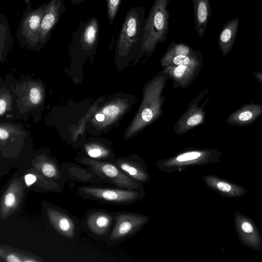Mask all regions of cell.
<instances>
[{"label": "cell", "mask_w": 262, "mask_h": 262, "mask_svg": "<svg viewBox=\"0 0 262 262\" xmlns=\"http://www.w3.org/2000/svg\"><path fill=\"white\" fill-rule=\"evenodd\" d=\"M170 0H155L146 17L143 48L149 51L166 40L169 29Z\"/></svg>", "instance_id": "6da1fadb"}, {"label": "cell", "mask_w": 262, "mask_h": 262, "mask_svg": "<svg viewBox=\"0 0 262 262\" xmlns=\"http://www.w3.org/2000/svg\"><path fill=\"white\" fill-rule=\"evenodd\" d=\"M24 10L16 32L17 39L29 46L37 44L41 20L48 3L42 4L35 9L31 8V0H25Z\"/></svg>", "instance_id": "7a4b0ae2"}, {"label": "cell", "mask_w": 262, "mask_h": 262, "mask_svg": "<svg viewBox=\"0 0 262 262\" xmlns=\"http://www.w3.org/2000/svg\"><path fill=\"white\" fill-rule=\"evenodd\" d=\"M148 216L130 212H122L114 216L115 226L109 240L112 242L123 241L139 232L149 222Z\"/></svg>", "instance_id": "3957f363"}, {"label": "cell", "mask_w": 262, "mask_h": 262, "mask_svg": "<svg viewBox=\"0 0 262 262\" xmlns=\"http://www.w3.org/2000/svg\"><path fill=\"white\" fill-rule=\"evenodd\" d=\"M86 194L97 199L121 205H128L142 200L145 195L144 187L138 189L129 190L118 188L82 187Z\"/></svg>", "instance_id": "277c9868"}, {"label": "cell", "mask_w": 262, "mask_h": 262, "mask_svg": "<svg viewBox=\"0 0 262 262\" xmlns=\"http://www.w3.org/2000/svg\"><path fill=\"white\" fill-rule=\"evenodd\" d=\"M83 162L89 165L99 177L110 180L118 188L135 190L143 187L120 170L115 164L108 162L85 160Z\"/></svg>", "instance_id": "5b68a950"}, {"label": "cell", "mask_w": 262, "mask_h": 262, "mask_svg": "<svg viewBox=\"0 0 262 262\" xmlns=\"http://www.w3.org/2000/svg\"><path fill=\"white\" fill-rule=\"evenodd\" d=\"M207 153L198 150L183 152L169 159L156 163L158 170L163 172L180 171L191 166H194L206 161Z\"/></svg>", "instance_id": "8992f818"}, {"label": "cell", "mask_w": 262, "mask_h": 262, "mask_svg": "<svg viewBox=\"0 0 262 262\" xmlns=\"http://www.w3.org/2000/svg\"><path fill=\"white\" fill-rule=\"evenodd\" d=\"M42 17L37 45H44L49 41L52 32L66 10L64 0H50Z\"/></svg>", "instance_id": "52a82bcc"}, {"label": "cell", "mask_w": 262, "mask_h": 262, "mask_svg": "<svg viewBox=\"0 0 262 262\" xmlns=\"http://www.w3.org/2000/svg\"><path fill=\"white\" fill-rule=\"evenodd\" d=\"M24 189L18 179L11 182L4 192L1 202L0 214L3 220L16 211L21 202Z\"/></svg>", "instance_id": "ba28073f"}, {"label": "cell", "mask_w": 262, "mask_h": 262, "mask_svg": "<svg viewBox=\"0 0 262 262\" xmlns=\"http://www.w3.org/2000/svg\"><path fill=\"white\" fill-rule=\"evenodd\" d=\"M115 164L124 173L139 184H143L150 180L145 163L137 158L120 159Z\"/></svg>", "instance_id": "9c48e42d"}, {"label": "cell", "mask_w": 262, "mask_h": 262, "mask_svg": "<svg viewBox=\"0 0 262 262\" xmlns=\"http://www.w3.org/2000/svg\"><path fill=\"white\" fill-rule=\"evenodd\" d=\"M261 115L262 104H246L231 113L227 117L226 122L232 126H248L252 124Z\"/></svg>", "instance_id": "30bf717a"}, {"label": "cell", "mask_w": 262, "mask_h": 262, "mask_svg": "<svg viewBox=\"0 0 262 262\" xmlns=\"http://www.w3.org/2000/svg\"><path fill=\"white\" fill-rule=\"evenodd\" d=\"M47 214L50 224L57 232L67 238L74 237L75 224L69 216L53 208L47 209Z\"/></svg>", "instance_id": "8fae6325"}, {"label": "cell", "mask_w": 262, "mask_h": 262, "mask_svg": "<svg viewBox=\"0 0 262 262\" xmlns=\"http://www.w3.org/2000/svg\"><path fill=\"white\" fill-rule=\"evenodd\" d=\"M193 9L194 29L199 37L204 35L212 10L209 0H192Z\"/></svg>", "instance_id": "7c38bea8"}, {"label": "cell", "mask_w": 262, "mask_h": 262, "mask_svg": "<svg viewBox=\"0 0 262 262\" xmlns=\"http://www.w3.org/2000/svg\"><path fill=\"white\" fill-rule=\"evenodd\" d=\"M239 26V18L236 17L228 20L223 27L218 43L223 56L230 51L235 41Z\"/></svg>", "instance_id": "4fadbf2b"}, {"label": "cell", "mask_w": 262, "mask_h": 262, "mask_svg": "<svg viewBox=\"0 0 262 262\" xmlns=\"http://www.w3.org/2000/svg\"><path fill=\"white\" fill-rule=\"evenodd\" d=\"M114 220L113 216L104 212H95L91 213L87 219L89 229L97 235L102 236L109 231Z\"/></svg>", "instance_id": "5bb4252c"}, {"label": "cell", "mask_w": 262, "mask_h": 262, "mask_svg": "<svg viewBox=\"0 0 262 262\" xmlns=\"http://www.w3.org/2000/svg\"><path fill=\"white\" fill-rule=\"evenodd\" d=\"M24 180L27 187L35 185L48 189L58 188L57 183L44 176L34 168L28 170L24 176Z\"/></svg>", "instance_id": "9a60e30c"}, {"label": "cell", "mask_w": 262, "mask_h": 262, "mask_svg": "<svg viewBox=\"0 0 262 262\" xmlns=\"http://www.w3.org/2000/svg\"><path fill=\"white\" fill-rule=\"evenodd\" d=\"M32 165L36 170L48 178L59 179L60 178L58 168L56 164L45 157L37 158L33 162Z\"/></svg>", "instance_id": "2e32d148"}, {"label": "cell", "mask_w": 262, "mask_h": 262, "mask_svg": "<svg viewBox=\"0 0 262 262\" xmlns=\"http://www.w3.org/2000/svg\"><path fill=\"white\" fill-rule=\"evenodd\" d=\"M122 0H106L108 22L112 26L117 16Z\"/></svg>", "instance_id": "e0dca14e"}, {"label": "cell", "mask_w": 262, "mask_h": 262, "mask_svg": "<svg viewBox=\"0 0 262 262\" xmlns=\"http://www.w3.org/2000/svg\"><path fill=\"white\" fill-rule=\"evenodd\" d=\"M0 256L1 258L7 262H25L28 256L16 251L3 249L2 247L0 249Z\"/></svg>", "instance_id": "ac0fdd59"}, {"label": "cell", "mask_w": 262, "mask_h": 262, "mask_svg": "<svg viewBox=\"0 0 262 262\" xmlns=\"http://www.w3.org/2000/svg\"><path fill=\"white\" fill-rule=\"evenodd\" d=\"M88 154L94 158H104L107 156V152L105 150L96 146L89 148Z\"/></svg>", "instance_id": "d6986e66"}, {"label": "cell", "mask_w": 262, "mask_h": 262, "mask_svg": "<svg viewBox=\"0 0 262 262\" xmlns=\"http://www.w3.org/2000/svg\"><path fill=\"white\" fill-rule=\"evenodd\" d=\"M29 98L33 104H38L41 99L40 91L36 88H32L30 91Z\"/></svg>", "instance_id": "ffe728a7"}, {"label": "cell", "mask_w": 262, "mask_h": 262, "mask_svg": "<svg viewBox=\"0 0 262 262\" xmlns=\"http://www.w3.org/2000/svg\"><path fill=\"white\" fill-rule=\"evenodd\" d=\"M103 114L108 116H115L119 112V108L115 105H110L102 110Z\"/></svg>", "instance_id": "44dd1931"}, {"label": "cell", "mask_w": 262, "mask_h": 262, "mask_svg": "<svg viewBox=\"0 0 262 262\" xmlns=\"http://www.w3.org/2000/svg\"><path fill=\"white\" fill-rule=\"evenodd\" d=\"M203 117L200 114H195L191 116L187 121V125L194 126L199 124L202 120Z\"/></svg>", "instance_id": "7402d4cb"}, {"label": "cell", "mask_w": 262, "mask_h": 262, "mask_svg": "<svg viewBox=\"0 0 262 262\" xmlns=\"http://www.w3.org/2000/svg\"><path fill=\"white\" fill-rule=\"evenodd\" d=\"M187 70L186 65H179L174 70L173 74L177 78H180L185 73Z\"/></svg>", "instance_id": "603a6c76"}, {"label": "cell", "mask_w": 262, "mask_h": 262, "mask_svg": "<svg viewBox=\"0 0 262 262\" xmlns=\"http://www.w3.org/2000/svg\"><path fill=\"white\" fill-rule=\"evenodd\" d=\"M141 116L142 119L145 121L148 122L151 120L153 116V114L150 109L145 108L142 111Z\"/></svg>", "instance_id": "cb8c5ba5"}, {"label": "cell", "mask_w": 262, "mask_h": 262, "mask_svg": "<svg viewBox=\"0 0 262 262\" xmlns=\"http://www.w3.org/2000/svg\"><path fill=\"white\" fill-rule=\"evenodd\" d=\"M242 230L246 233H251L253 231V227L248 222H244L242 225Z\"/></svg>", "instance_id": "d4e9b609"}, {"label": "cell", "mask_w": 262, "mask_h": 262, "mask_svg": "<svg viewBox=\"0 0 262 262\" xmlns=\"http://www.w3.org/2000/svg\"><path fill=\"white\" fill-rule=\"evenodd\" d=\"M7 107V103L5 100L1 99L0 100V115H2L4 112H5V110L6 109Z\"/></svg>", "instance_id": "484cf974"}, {"label": "cell", "mask_w": 262, "mask_h": 262, "mask_svg": "<svg viewBox=\"0 0 262 262\" xmlns=\"http://www.w3.org/2000/svg\"><path fill=\"white\" fill-rule=\"evenodd\" d=\"M9 137V134L8 132L2 128H0V139L2 140L7 139Z\"/></svg>", "instance_id": "4316f807"}, {"label": "cell", "mask_w": 262, "mask_h": 262, "mask_svg": "<svg viewBox=\"0 0 262 262\" xmlns=\"http://www.w3.org/2000/svg\"><path fill=\"white\" fill-rule=\"evenodd\" d=\"M253 75L258 81L262 83V72H254Z\"/></svg>", "instance_id": "83f0119b"}, {"label": "cell", "mask_w": 262, "mask_h": 262, "mask_svg": "<svg viewBox=\"0 0 262 262\" xmlns=\"http://www.w3.org/2000/svg\"><path fill=\"white\" fill-rule=\"evenodd\" d=\"M95 118L98 121L101 122L104 120L105 116L103 114H97L95 116Z\"/></svg>", "instance_id": "f1b7e54d"}, {"label": "cell", "mask_w": 262, "mask_h": 262, "mask_svg": "<svg viewBox=\"0 0 262 262\" xmlns=\"http://www.w3.org/2000/svg\"><path fill=\"white\" fill-rule=\"evenodd\" d=\"M84 0H70L71 4L73 5H78Z\"/></svg>", "instance_id": "f546056e"}]
</instances>
